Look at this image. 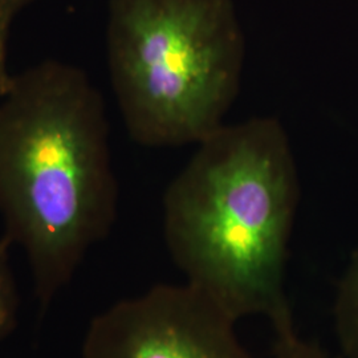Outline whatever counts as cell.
<instances>
[{
	"mask_svg": "<svg viewBox=\"0 0 358 358\" xmlns=\"http://www.w3.org/2000/svg\"><path fill=\"white\" fill-rule=\"evenodd\" d=\"M117 208L109 122L87 72L48 59L13 73L0 96V217L40 306L109 235Z\"/></svg>",
	"mask_w": 358,
	"mask_h": 358,
	"instance_id": "cell-1",
	"label": "cell"
},
{
	"mask_svg": "<svg viewBox=\"0 0 358 358\" xmlns=\"http://www.w3.org/2000/svg\"><path fill=\"white\" fill-rule=\"evenodd\" d=\"M164 195V236L186 282L235 320L292 313L284 288L300 182L276 118L222 125Z\"/></svg>",
	"mask_w": 358,
	"mask_h": 358,
	"instance_id": "cell-2",
	"label": "cell"
},
{
	"mask_svg": "<svg viewBox=\"0 0 358 358\" xmlns=\"http://www.w3.org/2000/svg\"><path fill=\"white\" fill-rule=\"evenodd\" d=\"M106 55L131 140L169 148L224 125L245 43L232 0H110Z\"/></svg>",
	"mask_w": 358,
	"mask_h": 358,
	"instance_id": "cell-3",
	"label": "cell"
},
{
	"mask_svg": "<svg viewBox=\"0 0 358 358\" xmlns=\"http://www.w3.org/2000/svg\"><path fill=\"white\" fill-rule=\"evenodd\" d=\"M235 325L190 284H157L96 315L81 358H252Z\"/></svg>",
	"mask_w": 358,
	"mask_h": 358,
	"instance_id": "cell-4",
	"label": "cell"
},
{
	"mask_svg": "<svg viewBox=\"0 0 358 358\" xmlns=\"http://www.w3.org/2000/svg\"><path fill=\"white\" fill-rule=\"evenodd\" d=\"M333 321L343 357L358 358V250L337 284Z\"/></svg>",
	"mask_w": 358,
	"mask_h": 358,
	"instance_id": "cell-5",
	"label": "cell"
},
{
	"mask_svg": "<svg viewBox=\"0 0 358 358\" xmlns=\"http://www.w3.org/2000/svg\"><path fill=\"white\" fill-rule=\"evenodd\" d=\"M11 247L0 238V344L13 332L17 324L20 297L11 264Z\"/></svg>",
	"mask_w": 358,
	"mask_h": 358,
	"instance_id": "cell-6",
	"label": "cell"
},
{
	"mask_svg": "<svg viewBox=\"0 0 358 358\" xmlns=\"http://www.w3.org/2000/svg\"><path fill=\"white\" fill-rule=\"evenodd\" d=\"M273 331V358H331L315 341L303 338L294 328V315L271 322Z\"/></svg>",
	"mask_w": 358,
	"mask_h": 358,
	"instance_id": "cell-7",
	"label": "cell"
},
{
	"mask_svg": "<svg viewBox=\"0 0 358 358\" xmlns=\"http://www.w3.org/2000/svg\"><path fill=\"white\" fill-rule=\"evenodd\" d=\"M38 0H0V96L8 88L13 72L10 69V44L17 16Z\"/></svg>",
	"mask_w": 358,
	"mask_h": 358,
	"instance_id": "cell-8",
	"label": "cell"
}]
</instances>
